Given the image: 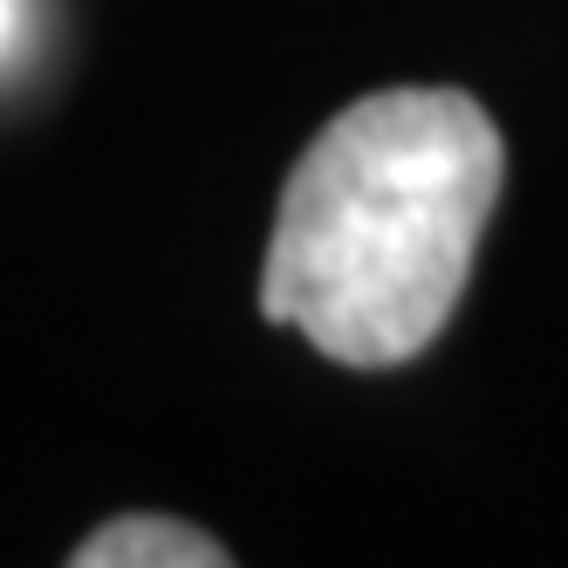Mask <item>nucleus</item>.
I'll return each instance as SVG.
<instances>
[{
	"label": "nucleus",
	"instance_id": "3",
	"mask_svg": "<svg viewBox=\"0 0 568 568\" xmlns=\"http://www.w3.org/2000/svg\"><path fill=\"white\" fill-rule=\"evenodd\" d=\"M49 8H42V0H8V28H0V34H8V75H14V83H21V69H34V55H42V21Z\"/></svg>",
	"mask_w": 568,
	"mask_h": 568
},
{
	"label": "nucleus",
	"instance_id": "1",
	"mask_svg": "<svg viewBox=\"0 0 568 568\" xmlns=\"http://www.w3.org/2000/svg\"><path fill=\"white\" fill-rule=\"evenodd\" d=\"M507 151L466 90H377L315 131L281 185L261 315L349 371H390L453 322Z\"/></svg>",
	"mask_w": 568,
	"mask_h": 568
},
{
	"label": "nucleus",
	"instance_id": "2",
	"mask_svg": "<svg viewBox=\"0 0 568 568\" xmlns=\"http://www.w3.org/2000/svg\"><path fill=\"white\" fill-rule=\"evenodd\" d=\"M69 568H233V555L192 520L172 514H116L69 555Z\"/></svg>",
	"mask_w": 568,
	"mask_h": 568
}]
</instances>
